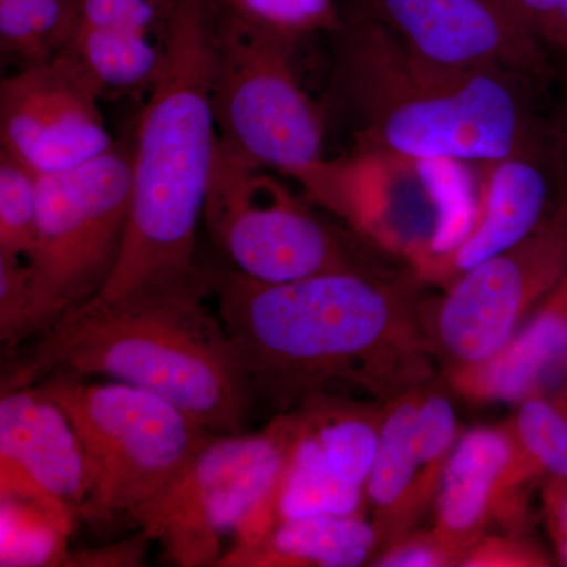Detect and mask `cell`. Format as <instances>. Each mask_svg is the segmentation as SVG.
Segmentation results:
<instances>
[{
	"label": "cell",
	"instance_id": "1",
	"mask_svg": "<svg viewBox=\"0 0 567 567\" xmlns=\"http://www.w3.org/2000/svg\"><path fill=\"white\" fill-rule=\"evenodd\" d=\"M254 393L281 413L319 394L382 404L435 382L425 284L410 268L268 284L230 265L203 270Z\"/></svg>",
	"mask_w": 567,
	"mask_h": 567
},
{
	"label": "cell",
	"instance_id": "2",
	"mask_svg": "<svg viewBox=\"0 0 567 567\" xmlns=\"http://www.w3.org/2000/svg\"><path fill=\"white\" fill-rule=\"evenodd\" d=\"M208 297L200 268L92 298L10 354L2 391L54 372L106 377L162 395L213 434H240L256 393Z\"/></svg>",
	"mask_w": 567,
	"mask_h": 567
},
{
	"label": "cell",
	"instance_id": "3",
	"mask_svg": "<svg viewBox=\"0 0 567 567\" xmlns=\"http://www.w3.org/2000/svg\"><path fill=\"white\" fill-rule=\"evenodd\" d=\"M334 92L354 153L410 163L505 162L551 151L539 82L499 69H447L416 55L369 10L339 22Z\"/></svg>",
	"mask_w": 567,
	"mask_h": 567
},
{
	"label": "cell",
	"instance_id": "4",
	"mask_svg": "<svg viewBox=\"0 0 567 567\" xmlns=\"http://www.w3.org/2000/svg\"><path fill=\"white\" fill-rule=\"evenodd\" d=\"M221 0H177L164 35V69L132 144V196L118 262L96 298L164 276L193 275L218 145L213 54ZM95 298V297H93Z\"/></svg>",
	"mask_w": 567,
	"mask_h": 567
},
{
	"label": "cell",
	"instance_id": "5",
	"mask_svg": "<svg viewBox=\"0 0 567 567\" xmlns=\"http://www.w3.org/2000/svg\"><path fill=\"white\" fill-rule=\"evenodd\" d=\"M37 385L62 406L84 446L91 494L81 516L95 528L133 524L213 435L173 402L126 383L54 372Z\"/></svg>",
	"mask_w": 567,
	"mask_h": 567
},
{
	"label": "cell",
	"instance_id": "6",
	"mask_svg": "<svg viewBox=\"0 0 567 567\" xmlns=\"http://www.w3.org/2000/svg\"><path fill=\"white\" fill-rule=\"evenodd\" d=\"M132 144L65 173L40 175L35 245L25 260L31 301L21 346L102 292L121 257L130 196Z\"/></svg>",
	"mask_w": 567,
	"mask_h": 567
},
{
	"label": "cell",
	"instance_id": "7",
	"mask_svg": "<svg viewBox=\"0 0 567 567\" xmlns=\"http://www.w3.org/2000/svg\"><path fill=\"white\" fill-rule=\"evenodd\" d=\"M267 171L218 136L204 223L234 270L281 284L379 268L369 259L371 246L324 221Z\"/></svg>",
	"mask_w": 567,
	"mask_h": 567
},
{
	"label": "cell",
	"instance_id": "8",
	"mask_svg": "<svg viewBox=\"0 0 567 567\" xmlns=\"http://www.w3.org/2000/svg\"><path fill=\"white\" fill-rule=\"evenodd\" d=\"M295 41L219 2L213 54L219 140L290 177L324 158L322 117L295 73Z\"/></svg>",
	"mask_w": 567,
	"mask_h": 567
},
{
	"label": "cell",
	"instance_id": "9",
	"mask_svg": "<svg viewBox=\"0 0 567 567\" xmlns=\"http://www.w3.org/2000/svg\"><path fill=\"white\" fill-rule=\"evenodd\" d=\"M289 451L279 413L259 434H213L162 495L142 507L133 525L183 567L218 566L224 536L278 494Z\"/></svg>",
	"mask_w": 567,
	"mask_h": 567
},
{
	"label": "cell",
	"instance_id": "10",
	"mask_svg": "<svg viewBox=\"0 0 567 567\" xmlns=\"http://www.w3.org/2000/svg\"><path fill=\"white\" fill-rule=\"evenodd\" d=\"M567 270V197L532 237L470 268L427 300L443 375L494 360Z\"/></svg>",
	"mask_w": 567,
	"mask_h": 567
},
{
	"label": "cell",
	"instance_id": "11",
	"mask_svg": "<svg viewBox=\"0 0 567 567\" xmlns=\"http://www.w3.org/2000/svg\"><path fill=\"white\" fill-rule=\"evenodd\" d=\"M100 95L61 55L0 84V151L37 175L65 173L114 147Z\"/></svg>",
	"mask_w": 567,
	"mask_h": 567
},
{
	"label": "cell",
	"instance_id": "12",
	"mask_svg": "<svg viewBox=\"0 0 567 567\" xmlns=\"http://www.w3.org/2000/svg\"><path fill=\"white\" fill-rule=\"evenodd\" d=\"M409 50L447 69H499L547 84L551 54L495 0H368Z\"/></svg>",
	"mask_w": 567,
	"mask_h": 567
},
{
	"label": "cell",
	"instance_id": "13",
	"mask_svg": "<svg viewBox=\"0 0 567 567\" xmlns=\"http://www.w3.org/2000/svg\"><path fill=\"white\" fill-rule=\"evenodd\" d=\"M480 207L464 237L436 257L421 281L446 284L532 237L565 200V183L554 148L492 164Z\"/></svg>",
	"mask_w": 567,
	"mask_h": 567
},
{
	"label": "cell",
	"instance_id": "14",
	"mask_svg": "<svg viewBox=\"0 0 567 567\" xmlns=\"http://www.w3.org/2000/svg\"><path fill=\"white\" fill-rule=\"evenodd\" d=\"M0 468L25 477L80 516L91 494L80 436L62 406L39 385L2 391Z\"/></svg>",
	"mask_w": 567,
	"mask_h": 567
},
{
	"label": "cell",
	"instance_id": "15",
	"mask_svg": "<svg viewBox=\"0 0 567 567\" xmlns=\"http://www.w3.org/2000/svg\"><path fill=\"white\" fill-rule=\"evenodd\" d=\"M566 368L567 270L494 360L443 377L472 404H518L550 386Z\"/></svg>",
	"mask_w": 567,
	"mask_h": 567
},
{
	"label": "cell",
	"instance_id": "16",
	"mask_svg": "<svg viewBox=\"0 0 567 567\" xmlns=\"http://www.w3.org/2000/svg\"><path fill=\"white\" fill-rule=\"evenodd\" d=\"M513 456L509 429L480 425L458 436L434 503L432 533L464 558L496 516L499 487Z\"/></svg>",
	"mask_w": 567,
	"mask_h": 567
},
{
	"label": "cell",
	"instance_id": "17",
	"mask_svg": "<svg viewBox=\"0 0 567 567\" xmlns=\"http://www.w3.org/2000/svg\"><path fill=\"white\" fill-rule=\"evenodd\" d=\"M379 550V532L364 513L322 514L284 518L257 546L227 550L218 566H371Z\"/></svg>",
	"mask_w": 567,
	"mask_h": 567
},
{
	"label": "cell",
	"instance_id": "18",
	"mask_svg": "<svg viewBox=\"0 0 567 567\" xmlns=\"http://www.w3.org/2000/svg\"><path fill=\"white\" fill-rule=\"evenodd\" d=\"M424 388L383 404L379 445L365 483V502L379 532L380 550L416 529L420 522L416 514L420 480L416 425Z\"/></svg>",
	"mask_w": 567,
	"mask_h": 567
},
{
	"label": "cell",
	"instance_id": "19",
	"mask_svg": "<svg viewBox=\"0 0 567 567\" xmlns=\"http://www.w3.org/2000/svg\"><path fill=\"white\" fill-rule=\"evenodd\" d=\"M58 55L104 96L151 92L164 69V41L121 29L76 28Z\"/></svg>",
	"mask_w": 567,
	"mask_h": 567
},
{
	"label": "cell",
	"instance_id": "20",
	"mask_svg": "<svg viewBox=\"0 0 567 567\" xmlns=\"http://www.w3.org/2000/svg\"><path fill=\"white\" fill-rule=\"evenodd\" d=\"M80 0H0V48L22 65L50 61L76 31Z\"/></svg>",
	"mask_w": 567,
	"mask_h": 567
},
{
	"label": "cell",
	"instance_id": "21",
	"mask_svg": "<svg viewBox=\"0 0 567 567\" xmlns=\"http://www.w3.org/2000/svg\"><path fill=\"white\" fill-rule=\"evenodd\" d=\"M71 529L43 507L0 498V566H63Z\"/></svg>",
	"mask_w": 567,
	"mask_h": 567
},
{
	"label": "cell",
	"instance_id": "22",
	"mask_svg": "<svg viewBox=\"0 0 567 567\" xmlns=\"http://www.w3.org/2000/svg\"><path fill=\"white\" fill-rule=\"evenodd\" d=\"M456 409L450 395L436 390L435 382L421 393L417 412L416 446L420 480L416 487V514L423 518L434 507L443 473L458 440Z\"/></svg>",
	"mask_w": 567,
	"mask_h": 567
},
{
	"label": "cell",
	"instance_id": "23",
	"mask_svg": "<svg viewBox=\"0 0 567 567\" xmlns=\"http://www.w3.org/2000/svg\"><path fill=\"white\" fill-rule=\"evenodd\" d=\"M365 506L363 487L287 457L279 486V520L322 514H360L364 513Z\"/></svg>",
	"mask_w": 567,
	"mask_h": 567
},
{
	"label": "cell",
	"instance_id": "24",
	"mask_svg": "<svg viewBox=\"0 0 567 567\" xmlns=\"http://www.w3.org/2000/svg\"><path fill=\"white\" fill-rule=\"evenodd\" d=\"M40 175L0 151V254L28 260L39 218Z\"/></svg>",
	"mask_w": 567,
	"mask_h": 567
},
{
	"label": "cell",
	"instance_id": "25",
	"mask_svg": "<svg viewBox=\"0 0 567 567\" xmlns=\"http://www.w3.org/2000/svg\"><path fill=\"white\" fill-rule=\"evenodd\" d=\"M235 13L287 39L319 29H338L333 0H223Z\"/></svg>",
	"mask_w": 567,
	"mask_h": 567
},
{
	"label": "cell",
	"instance_id": "26",
	"mask_svg": "<svg viewBox=\"0 0 567 567\" xmlns=\"http://www.w3.org/2000/svg\"><path fill=\"white\" fill-rule=\"evenodd\" d=\"M177 0H80L76 28L166 35Z\"/></svg>",
	"mask_w": 567,
	"mask_h": 567
},
{
	"label": "cell",
	"instance_id": "27",
	"mask_svg": "<svg viewBox=\"0 0 567 567\" xmlns=\"http://www.w3.org/2000/svg\"><path fill=\"white\" fill-rule=\"evenodd\" d=\"M29 301L31 278L28 262L21 257L0 254V339L9 357L21 347Z\"/></svg>",
	"mask_w": 567,
	"mask_h": 567
},
{
	"label": "cell",
	"instance_id": "28",
	"mask_svg": "<svg viewBox=\"0 0 567 567\" xmlns=\"http://www.w3.org/2000/svg\"><path fill=\"white\" fill-rule=\"evenodd\" d=\"M555 565L544 548L520 535L483 536L461 559L462 567H548Z\"/></svg>",
	"mask_w": 567,
	"mask_h": 567
},
{
	"label": "cell",
	"instance_id": "29",
	"mask_svg": "<svg viewBox=\"0 0 567 567\" xmlns=\"http://www.w3.org/2000/svg\"><path fill=\"white\" fill-rule=\"evenodd\" d=\"M371 566L375 567H453L458 566V559L431 532L406 533L401 539L382 548Z\"/></svg>",
	"mask_w": 567,
	"mask_h": 567
},
{
	"label": "cell",
	"instance_id": "30",
	"mask_svg": "<svg viewBox=\"0 0 567 567\" xmlns=\"http://www.w3.org/2000/svg\"><path fill=\"white\" fill-rule=\"evenodd\" d=\"M551 55H559L561 43V0H495Z\"/></svg>",
	"mask_w": 567,
	"mask_h": 567
},
{
	"label": "cell",
	"instance_id": "31",
	"mask_svg": "<svg viewBox=\"0 0 567 567\" xmlns=\"http://www.w3.org/2000/svg\"><path fill=\"white\" fill-rule=\"evenodd\" d=\"M543 503L555 559L559 566L567 567V480L547 477Z\"/></svg>",
	"mask_w": 567,
	"mask_h": 567
},
{
	"label": "cell",
	"instance_id": "32",
	"mask_svg": "<svg viewBox=\"0 0 567 567\" xmlns=\"http://www.w3.org/2000/svg\"><path fill=\"white\" fill-rule=\"evenodd\" d=\"M548 126H550L551 148L561 171L567 197V81L557 107L548 115Z\"/></svg>",
	"mask_w": 567,
	"mask_h": 567
},
{
	"label": "cell",
	"instance_id": "33",
	"mask_svg": "<svg viewBox=\"0 0 567 567\" xmlns=\"http://www.w3.org/2000/svg\"><path fill=\"white\" fill-rule=\"evenodd\" d=\"M548 477H557V480H567V423L565 445H563L561 456H559L557 466H555L554 472H551V475Z\"/></svg>",
	"mask_w": 567,
	"mask_h": 567
},
{
	"label": "cell",
	"instance_id": "34",
	"mask_svg": "<svg viewBox=\"0 0 567 567\" xmlns=\"http://www.w3.org/2000/svg\"><path fill=\"white\" fill-rule=\"evenodd\" d=\"M559 55L567 61V0H561V43Z\"/></svg>",
	"mask_w": 567,
	"mask_h": 567
}]
</instances>
